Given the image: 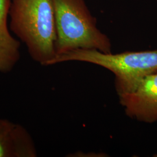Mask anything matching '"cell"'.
<instances>
[{
	"label": "cell",
	"instance_id": "6da1fadb",
	"mask_svg": "<svg viewBox=\"0 0 157 157\" xmlns=\"http://www.w3.org/2000/svg\"><path fill=\"white\" fill-rule=\"evenodd\" d=\"M10 28L31 58L49 66L56 56V25L52 0H11Z\"/></svg>",
	"mask_w": 157,
	"mask_h": 157
},
{
	"label": "cell",
	"instance_id": "7a4b0ae2",
	"mask_svg": "<svg viewBox=\"0 0 157 157\" xmlns=\"http://www.w3.org/2000/svg\"><path fill=\"white\" fill-rule=\"evenodd\" d=\"M52 1L56 25V56L78 49L112 52L110 40L97 28L96 18L84 0Z\"/></svg>",
	"mask_w": 157,
	"mask_h": 157
},
{
	"label": "cell",
	"instance_id": "3957f363",
	"mask_svg": "<svg viewBox=\"0 0 157 157\" xmlns=\"http://www.w3.org/2000/svg\"><path fill=\"white\" fill-rule=\"evenodd\" d=\"M68 61L91 63L112 72L120 96L133 92L147 76L157 73V50L112 54L94 49H78L56 56L50 65Z\"/></svg>",
	"mask_w": 157,
	"mask_h": 157
},
{
	"label": "cell",
	"instance_id": "277c9868",
	"mask_svg": "<svg viewBox=\"0 0 157 157\" xmlns=\"http://www.w3.org/2000/svg\"><path fill=\"white\" fill-rule=\"evenodd\" d=\"M119 102L126 114L138 121L157 122V72L144 78L133 92L120 95Z\"/></svg>",
	"mask_w": 157,
	"mask_h": 157
},
{
	"label": "cell",
	"instance_id": "5b68a950",
	"mask_svg": "<svg viewBox=\"0 0 157 157\" xmlns=\"http://www.w3.org/2000/svg\"><path fill=\"white\" fill-rule=\"evenodd\" d=\"M32 136L25 127L0 118V157H36Z\"/></svg>",
	"mask_w": 157,
	"mask_h": 157
},
{
	"label": "cell",
	"instance_id": "8992f818",
	"mask_svg": "<svg viewBox=\"0 0 157 157\" xmlns=\"http://www.w3.org/2000/svg\"><path fill=\"white\" fill-rule=\"evenodd\" d=\"M11 0H0V73L13 69L21 58V41L12 35L8 23Z\"/></svg>",
	"mask_w": 157,
	"mask_h": 157
},
{
	"label": "cell",
	"instance_id": "52a82bcc",
	"mask_svg": "<svg viewBox=\"0 0 157 157\" xmlns=\"http://www.w3.org/2000/svg\"><path fill=\"white\" fill-rule=\"evenodd\" d=\"M153 157H157V154H154V155H153Z\"/></svg>",
	"mask_w": 157,
	"mask_h": 157
},
{
	"label": "cell",
	"instance_id": "ba28073f",
	"mask_svg": "<svg viewBox=\"0 0 157 157\" xmlns=\"http://www.w3.org/2000/svg\"></svg>",
	"mask_w": 157,
	"mask_h": 157
}]
</instances>
